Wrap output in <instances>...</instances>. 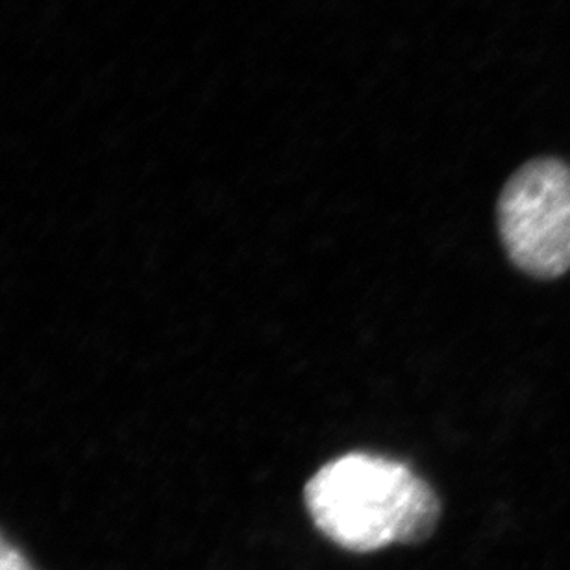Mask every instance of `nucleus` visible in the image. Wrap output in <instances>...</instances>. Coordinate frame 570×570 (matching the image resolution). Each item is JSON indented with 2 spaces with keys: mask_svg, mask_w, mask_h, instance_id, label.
Wrapping results in <instances>:
<instances>
[{
  "mask_svg": "<svg viewBox=\"0 0 570 570\" xmlns=\"http://www.w3.org/2000/svg\"><path fill=\"white\" fill-rule=\"evenodd\" d=\"M304 504L324 538L354 554L426 543L441 519L432 485L385 455L351 452L321 466Z\"/></svg>",
  "mask_w": 570,
  "mask_h": 570,
  "instance_id": "f257e3e1",
  "label": "nucleus"
},
{
  "mask_svg": "<svg viewBox=\"0 0 570 570\" xmlns=\"http://www.w3.org/2000/svg\"><path fill=\"white\" fill-rule=\"evenodd\" d=\"M500 242L511 264L535 281L570 271V167L558 158L522 165L497 204Z\"/></svg>",
  "mask_w": 570,
  "mask_h": 570,
  "instance_id": "f03ea898",
  "label": "nucleus"
},
{
  "mask_svg": "<svg viewBox=\"0 0 570 570\" xmlns=\"http://www.w3.org/2000/svg\"><path fill=\"white\" fill-rule=\"evenodd\" d=\"M0 570H33L30 561L0 535Z\"/></svg>",
  "mask_w": 570,
  "mask_h": 570,
  "instance_id": "7ed1b4c3",
  "label": "nucleus"
}]
</instances>
